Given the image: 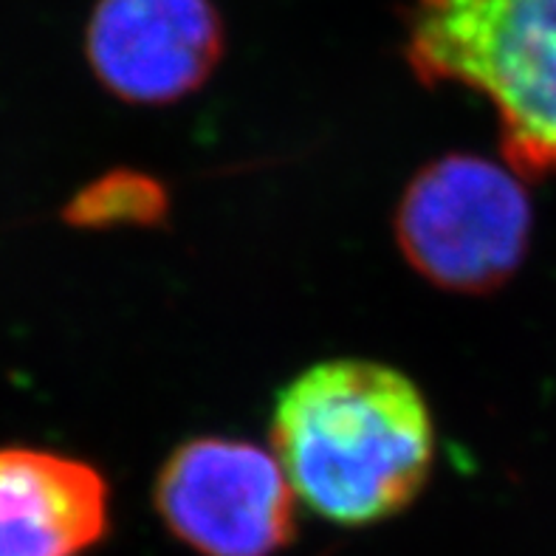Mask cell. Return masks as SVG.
I'll return each instance as SVG.
<instances>
[{
	"mask_svg": "<svg viewBox=\"0 0 556 556\" xmlns=\"http://www.w3.org/2000/svg\"><path fill=\"white\" fill-rule=\"evenodd\" d=\"M271 452L296 501L356 529L402 515L421 494L435 464V421L402 370L328 359L277 395Z\"/></svg>",
	"mask_w": 556,
	"mask_h": 556,
	"instance_id": "1",
	"label": "cell"
},
{
	"mask_svg": "<svg viewBox=\"0 0 556 556\" xmlns=\"http://www.w3.org/2000/svg\"><path fill=\"white\" fill-rule=\"evenodd\" d=\"M404 56L424 85L489 99L515 173H556V0H413Z\"/></svg>",
	"mask_w": 556,
	"mask_h": 556,
	"instance_id": "2",
	"label": "cell"
},
{
	"mask_svg": "<svg viewBox=\"0 0 556 556\" xmlns=\"http://www.w3.org/2000/svg\"><path fill=\"white\" fill-rule=\"evenodd\" d=\"M413 271L452 294H489L529 252L531 204L515 169L452 153L421 167L393 215Z\"/></svg>",
	"mask_w": 556,
	"mask_h": 556,
	"instance_id": "3",
	"label": "cell"
},
{
	"mask_svg": "<svg viewBox=\"0 0 556 556\" xmlns=\"http://www.w3.org/2000/svg\"><path fill=\"white\" fill-rule=\"evenodd\" d=\"M153 503L169 534L201 556H275L296 534V494L280 460L238 438L176 446Z\"/></svg>",
	"mask_w": 556,
	"mask_h": 556,
	"instance_id": "4",
	"label": "cell"
},
{
	"mask_svg": "<svg viewBox=\"0 0 556 556\" xmlns=\"http://www.w3.org/2000/svg\"><path fill=\"white\" fill-rule=\"evenodd\" d=\"M224 49L212 0H97L85 28L93 77L130 105H173L195 93Z\"/></svg>",
	"mask_w": 556,
	"mask_h": 556,
	"instance_id": "5",
	"label": "cell"
},
{
	"mask_svg": "<svg viewBox=\"0 0 556 556\" xmlns=\"http://www.w3.org/2000/svg\"><path fill=\"white\" fill-rule=\"evenodd\" d=\"M111 489L97 466L0 446V556H83L105 540Z\"/></svg>",
	"mask_w": 556,
	"mask_h": 556,
	"instance_id": "6",
	"label": "cell"
},
{
	"mask_svg": "<svg viewBox=\"0 0 556 556\" xmlns=\"http://www.w3.org/2000/svg\"><path fill=\"white\" fill-rule=\"evenodd\" d=\"M169 198L162 181L136 169H113L85 184L63 210L65 224L83 229L108 226H155L167 215Z\"/></svg>",
	"mask_w": 556,
	"mask_h": 556,
	"instance_id": "7",
	"label": "cell"
}]
</instances>
